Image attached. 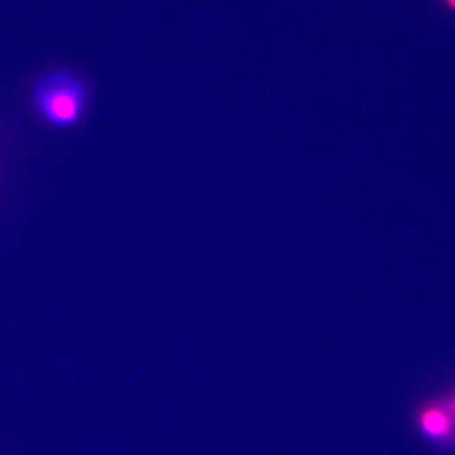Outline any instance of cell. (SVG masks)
<instances>
[{
    "label": "cell",
    "mask_w": 455,
    "mask_h": 455,
    "mask_svg": "<svg viewBox=\"0 0 455 455\" xmlns=\"http://www.w3.org/2000/svg\"><path fill=\"white\" fill-rule=\"evenodd\" d=\"M88 88L71 71L59 68L42 75L32 89V101L42 119L56 128L73 127L88 106Z\"/></svg>",
    "instance_id": "cell-1"
},
{
    "label": "cell",
    "mask_w": 455,
    "mask_h": 455,
    "mask_svg": "<svg viewBox=\"0 0 455 455\" xmlns=\"http://www.w3.org/2000/svg\"><path fill=\"white\" fill-rule=\"evenodd\" d=\"M423 425L427 433L442 435L448 429V419L438 410H429L423 416Z\"/></svg>",
    "instance_id": "cell-2"
},
{
    "label": "cell",
    "mask_w": 455,
    "mask_h": 455,
    "mask_svg": "<svg viewBox=\"0 0 455 455\" xmlns=\"http://www.w3.org/2000/svg\"><path fill=\"white\" fill-rule=\"evenodd\" d=\"M443 3H444L445 7L455 12V0H443Z\"/></svg>",
    "instance_id": "cell-3"
}]
</instances>
